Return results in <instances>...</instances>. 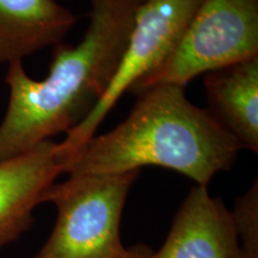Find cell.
Instances as JSON below:
<instances>
[{
  "label": "cell",
  "instance_id": "10",
  "mask_svg": "<svg viewBox=\"0 0 258 258\" xmlns=\"http://www.w3.org/2000/svg\"><path fill=\"white\" fill-rule=\"evenodd\" d=\"M235 230L247 258H258V182L235 200L231 211Z\"/></svg>",
  "mask_w": 258,
  "mask_h": 258
},
{
  "label": "cell",
  "instance_id": "8",
  "mask_svg": "<svg viewBox=\"0 0 258 258\" xmlns=\"http://www.w3.org/2000/svg\"><path fill=\"white\" fill-rule=\"evenodd\" d=\"M77 16L56 0H0V63H12L62 42Z\"/></svg>",
  "mask_w": 258,
  "mask_h": 258
},
{
  "label": "cell",
  "instance_id": "3",
  "mask_svg": "<svg viewBox=\"0 0 258 258\" xmlns=\"http://www.w3.org/2000/svg\"><path fill=\"white\" fill-rule=\"evenodd\" d=\"M140 170L117 175L70 176L54 183L42 203L56 207L55 226L34 258H128L121 219Z\"/></svg>",
  "mask_w": 258,
  "mask_h": 258
},
{
  "label": "cell",
  "instance_id": "1",
  "mask_svg": "<svg viewBox=\"0 0 258 258\" xmlns=\"http://www.w3.org/2000/svg\"><path fill=\"white\" fill-rule=\"evenodd\" d=\"M138 0H91L89 27L77 46L53 47L49 72L34 80L22 61L9 64L6 114L0 124V161L17 157L88 116L106 92L127 47Z\"/></svg>",
  "mask_w": 258,
  "mask_h": 258
},
{
  "label": "cell",
  "instance_id": "9",
  "mask_svg": "<svg viewBox=\"0 0 258 258\" xmlns=\"http://www.w3.org/2000/svg\"><path fill=\"white\" fill-rule=\"evenodd\" d=\"M209 112L239 143L258 152V56L205 73Z\"/></svg>",
  "mask_w": 258,
  "mask_h": 258
},
{
  "label": "cell",
  "instance_id": "11",
  "mask_svg": "<svg viewBox=\"0 0 258 258\" xmlns=\"http://www.w3.org/2000/svg\"><path fill=\"white\" fill-rule=\"evenodd\" d=\"M151 252L152 251L148 250L147 247H133V249H131V254H129L128 258H150Z\"/></svg>",
  "mask_w": 258,
  "mask_h": 258
},
{
  "label": "cell",
  "instance_id": "12",
  "mask_svg": "<svg viewBox=\"0 0 258 258\" xmlns=\"http://www.w3.org/2000/svg\"><path fill=\"white\" fill-rule=\"evenodd\" d=\"M143 2H145V0H138V3H139V4H141V3H143Z\"/></svg>",
  "mask_w": 258,
  "mask_h": 258
},
{
  "label": "cell",
  "instance_id": "4",
  "mask_svg": "<svg viewBox=\"0 0 258 258\" xmlns=\"http://www.w3.org/2000/svg\"><path fill=\"white\" fill-rule=\"evenodd\" d=\"M258 56V0H202L172 51L133 85L185 88L200 74Z\"/></svg>",
  "mask_w": 258,
  "mask_h": 258
},
{
  "label": "cell",
  "instance_id": "5",
  "mask_svg": "<svg viewBox=\"0 0 258 258\" xmlns=\"http://www.w3.org/2000/svg\"><path fill=\"white\" fill-rule=\"evenodd\" d=\"M202 0H145L135 14L127 47L106 92L76 127L70 129L57 153L63 161L85 145L122 95L169 55Z\"/></svg>",
  "mask_w": 258,
  "mask_h": 258
},
{
  "label": "cell",
  "instance_id": "7",
  "mask_svg": "<svg viewBox=\"0 0 258 258\" xmlns=\"http://www.w3.org/2000/svg\"><path fill=\"white\" fill-rule=\"evenodd\" d=\"M61 173L62 160L53 140L0 161V250L31 227L35 208Z\"/></svg>",
  "mask_w": 258,
  "mask_h": 258
},
{
  "label": "cell",
  "instance_id": "6",
  "mask_svg": "<svg viewBox=\"0 0 258 258\" xmlns=\"http://www.w3.org/2000/svg\"><path fill=\"white\" fill-rule=\"evenodd\" d=\"M150 258H247L231 211L207 186L190 190L177 211L165 243Z\"/></svg>",
  "mask_w": 258,
  "mask_h": 258
},
{
  "label": "cell",
  "instance_id": "2",
  "mask_svg": "<svg viewBox=\"0 0 258 258\" xmlns=\"http://www.w3.org/2000/svg\"><path fill=\"white\" fill-rule=\"evenodd\" d=\"M137 95L128 117L67 158L62 173L117 175L156 165L208 186L233 166L243 148L211 112L186 98L183 86L156 85Z\"/></svg>",
  "mask_w": 258,
  "mask_h": 258
}]
</instances>
